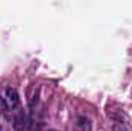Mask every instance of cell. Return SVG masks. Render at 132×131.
<instances>
[{
    "label": "cell",
    "mask_w": 132,
    "mask_h": 131,
    "mask_svg": "<svg viewBox=\"0 0 132 131\" xmlns=\"http://www.w3.org/2000/svg\"><path fill=\"white\" fill-rule=\"evenodd\" d=\"M5 126V118L3 117L2 114L0 112V131L3 130Z\"/></svg>",
    "instance_id": "obj_4"
},
{
    "label": "cell",
    "mask_w": 132,
    "mask_h": 131,
    "mask_svg": "<svg viewBox=\"0 0 132 131\" xmlns=\"http://www.w3.org/2000/svg\"><path fill=\"white\" fill-rule=\"evenodd\" d=\"M39 127L40 122L36 115L30 111L19 113L14 121V128L16 131H38Z\"/></svg>",
    "instance_id": "obj_1"
},
{
    "label": "cell",
    "mask_w": 132,
    "mask_h": 131,
    "mask_svg": "<svg viewBox=\"0 0 132 131\" xmlns=\"http://www.w3.org/2000/svg\"><path fill=\"white\" fill-rule=\"evenodd\" d=\"M79 126L84 131H90L91 129L90 122L86 118H80L79 120Z\"/></svg>",
    "instance_id": "obj_3"
},
{
    "label": "cell",
    "mask_w": 132,
    "mask_h": 131,
    "mask_svg": "<svg viewBox=\"0 0 132 131\" xmlns=\"http://www.w3.org/2000/svg\"><path fill=\"white\" fill-rule=\"evenodd\" d=\"M19 98L17 91L12 87H4L0 90V109L5 111L15 110L19 104Z\"/></svg>",
    "instance_id": "obj_2"
},
{
    "label": "cell",
    "mask_w": 132,
    "mask_h": 131,
    "mask_svg": "<svg viewBox=\"0 0 132 131\" xmlns=\"http://www.w3.org/2000/svg\"><path fill=\"white\" fill-rule=\"evenodd\" d=\"M49 131H56V130H49Z\"/></svg>",
    "instance_id": "obj_5"
}]
</instances>
